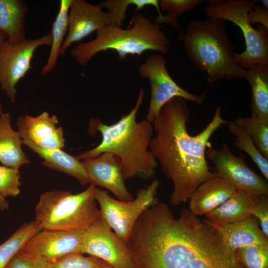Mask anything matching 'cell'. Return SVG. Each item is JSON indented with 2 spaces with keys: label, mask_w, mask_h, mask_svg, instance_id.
I'll list each match as a JSON object with an SVG mask.
<instances>
[{
  "label": "cell",
  "mask_w": 268,
  "mask_h": 268,
  "mask_svg": "<svg viewBox=\"0 0 268 268\" xmlns=\"http://www.w3.org/2000/svg\"><path fill=\"white\" fill-rule=\"evenodd\" d=\"M133 268H244L206 219L175 217L159 201L138 218L126 243Z\"/></svg>",
  "instance_id": "6da1fadb"
},
{
  "label": "cell",
  "mask_w": 268,
  "mask_h": 268,
  "mask_svg": "<svg viewBox=\"0 0 268 268\" xmlns=\"http://www.w3.org/2000/svg\"><path fill=\"white\" fill-rule=\"evenodd\" d=\"M189 119L186 101L176 97L164 105L153 123L155 134L150 142L149 150L172 183L169 199L174 206L189 200L201 184L218 176L210 171L206 151L212 147L209 139L213 134L221 125L228 124L218 106L205 128L191 135L187 129Z\"/></svg>",
  "instance_id": "7a4b0ae2"
},
{
  "label": "cell",
  "mask_w": 268,
  "mask_h": 268,
  "mask_svg": "<svg viewBox=\"0 0 268 268\" xmlns=\"http://www.w3.org/2000/svg\"><path fill=\"white\" fill-rule=\"evenodd\" d=\"M144 95L142 87L131 111L114 124L108 125L99 119H91L89 133L99 132L102 140L97 146L80 153L76 158L83 161L104 152L111 153L120 160L125 181L135 177L145 180L153 178L158 165L149 147L154 134L153 124L145 119L140 122L136 120Z\"/></svg>",
  "instance_id": "3957f363"
},
{
  "label": "cell",
  "mask_w": 268,
  "mask_h": 268,
  "mask_svg": "<svg viewBox=\"0 0 268 268\" xmlns=\"http://www.w3.org/2000/svg\"><path fill=\"white\" fill-rule=\"evenodd\" d=\"M226 22L210 17L193 19L177 36L190 61L206 73L210 84L221 79H246L247 77V69L235 62L234 45L228 36Z\"/></svg>",
  "instance_id": "277c9868"
},
{
  "label": "cell",
  "mask_w": 268,
  "mask_h": 268,
  "mask_svg": "<svg viewBox=\"0 0 268 268\" xmlns=\"http://www.w3.org/2000/svg\"><path fill=\"white\" fill-rule=\"evenodd\" d=\"M170 39L161 25L153 19L135 12L127 29L108 26L96 31L95 38L80 43L69 52L80 65H86L97 54L108 50L117 52L124 60L129 55L140 56L144 52L152 51L166 54L169 50Z\"/></svg>",
  "instance_id": "5b68a950"
},
{
  "label": "cell",
  "mask_w": 268,
  "mask_h": 268,
  "mask_svg": "<svg viewBox=\"0 0 268 268\" xmlns=\"http://www.w3.org/2000/svg\"><path fill=\"white\" fill-rule=\"evenodd\" d=\"M95 188L90 184L75 194L56 190L43 193L35 207V221L41 230H85L101 215Z\"/></svg>",
  "instance_id": "8992f818"
},
{
  "label": "cell",
  "mask_w": 268,
  "mask_h": 268,
  "mask_svg": "<svg viewBox=\"0 0 268 268\" xmlns=\"http://www.w3.org/2000/svg\"><path fill=\"white\" fill-rule=\"evenodd\" d=\"M205 14L210 18L229 21L241 30L245 49L234 54L235 63L246 69L256 64L268 65V28L258 24L255 28L248 18L249 11L256 4V0H209Z\"/></svg>",
  "instance_id": "52a82bcc"
},
{
  "label": "cell",
  "mask_w": 268,
  "mask_h": 268,
  "mask_svg": "<svg viewBox=\"0 0 268 268\" xmlns=\"http://www.w3.org/2000/svg\"><path fill=\"white\" fill-rule=\"evenodd\" d=\"M160 186L155 179L148 186L138 190L136 198L129 201L116 200L107 190L95 187L94 197L100 206L101 216L114 233L127 243L138 218L147 208L158 201L156 197Z\"/></svg>",
  "instance_id": "ba28073f"
},
{
  "label": "cell",
  "mask_w": 268,
  "mask_h": 268,
  "mask_svg": "<svg viewBox=\"0 0 268 268\" xmlns=\"http://www.w3.org/2000/svg\"><path fill=\"white\" fill-rule=\"evenodd\" d=\"M138 70L141 77L148 80L150 84V99L145 120L152 124L162 108L172 98L178 97L201 105L206 97L207 91L195 95L179 85L169 74L165 60L160 54L150 55Z\"/></svg>",
  "instance_id": "9c48e42d"
},
{
  "label": "cell",
  "mask_w": 268,
  "mask_h": 268,
  "mask_svg": "<svg viewBox=\"0 0 268 268\" xmlns=\"http://www.w3.org/2000/svg\"><path fill=\"white\" fill-rule=\"evenodd\" d=\"M51 33L35 39L12 42L7 39L0 44V86L10 103L15 102V86L31 68L34 52L42 46H51Z\"/></svg>",
  "instance_id": "30bf717a"
},
{
  "label": "cell",
  "mask_w": 268,
  "mask_h": 268,
  "mask_svg": "<svg viewBox=\"0 0 268 268\" xmlns=\"http://www.w3.org/2000/svg\"><path fill=\"white\" fill-rule=\"evenodd\" d=\"M84 231L42 230L32 236L17 255L37 267L69 253H79Z\"/></svg>",
  "instance_id": "8fae6325"
},
{
  "label": "cell",
  "mask_w": 268,
  "mask_h": 268,
  "mask_svg": "<svg viewBox=\"0 0 268 268\" xmlns=\"http://www.w3.org/2000/svg\"><path fill=\"white\" fill-rule=\"evenodd\" d=\"M79 253L99 259L114 268H133L126 243L101 215L84 231Z\"/></svg>",
  "instance_id": "7c38bea8"
},
{
  "label": "cell",
  "mask_w": 268,
  "mask_h": 268,
  "mask_svg": "<svg viewBox=\"0 0 268 268\" xmlns=\"http://www.w3.org/2000/svg\"><path fill=\"white\" fill-rule=\"evenodd\" d=\"M206 157L214 165L218 176L228 181L236 190L268 196L267 181L253 171L243 157L234 154L226 143H224L220 149L208 148Z\"/></svg>",
  "instance_id": "4fadbf2b"
},
{
  "label": "cell",
  "mask_w": 268,
  "mask_h": 268,
  "mask_svg": "<svg viewBox=\"0 0 268 268\" xmlns=\"http://www.w3.org/2000/svg\"><path fill=\"white\" fill-rule=\"evenodd\" d=\"M109 25L108 14L100 4H91L84 0H72L68 15L67 32L60 55H64L73 43Z\"/></svg>",
  "instance_id": "5bb4252c"
},
{
  "label": "cell",
  "mask_w": 268,
  "mask_h": 268,
  "mask_svg": "<svg viewBox=\"0 0 268 268\" xmlns=\"http://www.w3.org/2000/svg\"><path fill=\"white\" fill-rule=\"evenodd\" d=\"M82 162L90 184L110 191L118 200L129 201L134 199L125 184L120 162L116 155L104 152Z\"/></svg>",
  "instance_id": "9a60e30c"
},
{
  "label": "cell",
  "mask_w": 268,
  "mask_h": 268,
  "mask_svg": "<svg viewBox=\"0 0 268 268\" xmlns=\"http://www.w3.org/2000/svg\"><path fill=\"white\" fill-rule=\"evenodd\" d=\"M16 124L17 131L20 134L23 144L27 146L43 159V165L74 177L82 186L89 184L82 162L76 157L68 154L62 149L44 148L35 144L28 138L18 118Z\"/></svg>",
  "instance_id": "2e32d148"
},
{
  "label": "cell",
  "mask_w": 268,
  "mask_h": 268,
  "mask_svg": "<svg viewBox=\"0 0 268 268\" xmlns=\"http://www.w3.org/2000/svg\"><path fill=\"white\" fill-rule=\"evenodd\" d=\"M28 138L35 144L47 148L62 149L65 146L62 127L57 128L59 122L55 115L43 112L36 117L27 115L18 118Z\"/></svg>",
  "instance_id": "e0dca14e"
},
{
  "label": "cell",
  "mask_w": 268,
  "mask_h": 268,
  "mask_svg": "<svg viewBox=\"0 0 268 268\" xmlns=\"http://www.w3.org/2000/svg\"><path fill=\"white\" fill-rule=\"evenodd\" d=\"M236 190L219 176L201 184L189 199V209L197 216L206 215L226 201Z\"/></svg>",
  "instance_id": "ac0fdd59"
},
{
  "label": "cell",
  "mask_w": 268,
  "mask_h": 268,
  "mask_svg": "<svg viewBox=\"0 0 268 268\" xmlns=\"http://www.w3.org/2000/svg\"><path fill=\"white\" fill-rule=\"evenodd\" d=\"M207 221L218 232L225 245L234 251L252 245L268 246V237L263 232L258 220L253 216L221 225Z\"/></svg>",
  "instance_id": "d6986e66"
},
{
  "label": "cell",
  "mask_w": 268,
  "mask_h": 268,
  "mask_svg": "<svg viewBox=\"0 0 268 268\" xmlns=\"http://www.w3.org/2000/svg\"><path fill=\"white\" fill-rule=\"evenodd\" d=\"M258 196L236 190L223 203L205 215L206 220L221 225L247 219L252 216L250 210Z\"/></svg>",
  "instance_id": "ffe728a7"
},
{
  "label": "cell",
  "mask_w": 268,
  "mask_h": 268,
  "mask_svg": "<svg viewBox=\"0 0 268 268\" xmlns=\"http://www.w3.org/2000/svg\"><path fill=\"white\" fill-rule=\"evenodd\" d=\"M22 144L19 133L12 128L10 114L0 111V162L16 169L30 163L22 149Z\"/></svg>",
  "instance_id": "44dd1931"
},
{
  "label": "cell",
  "mask_w": 268,
  "mask_h": 268,
  "mask_svg": "<svg viewBox=\"0 0 268 268\" xmlns=\"http://www.w3.org/2000/svg\"><path fill=\"white\" fill-rule=\"evenodd\" d=\"M28 11L27 3L21 0H0V30L7 39L18 42L26 39L24 21Z\"/></svg>",
  "instance_id": "7402d4cb"
},
{
  "label": "cell",
  "mask_w": 268,
  "mask_h": 268,
  "mask_svg": "<svg viewBox=\"0 0 268 268\" xmlns=\"http://www.w3.org/2000/svg\"><path fill=\"white\" fill-rule=\"evenodd\" d=\"M246 79L252 94L251 116L268 119V65L252 66L247 69Z\"/></svg>",
  "instance_id": "603a6c76"
},
{
  "label": "cell",
  "mask_w": 268,
  "mask_h": 268,
  "mask_svg": "<svg viewBox=\"0 0 268 268\" xmlns=\"http://www.w3.org/2000/svg\"><path fill=\"white\" fill-rule=\"evenodd\" d=\"M72 0H61L52 29V44L47 63L41 69L42 75L51 72L56 66L64 39L68 30V15Z\"/></svg>",
  "instance_id": "cb8c5ba5"
},
{
  "label": "cell",
  "mask_w": 268,
  "mask_h": 268,
  "mask_svg": "<svg viewBox=\"0 0 268 268\" xmlns=\"http://www.w3.org/2000/svg\"><path fill=\"white\" fill-rule=\"evenodd\" d=\"M41 230L35 220L24 223L16 230L0 245V268H6L9 261L24 244Z\"/></svg>",
  "instance_id": "d4e9b609"
},
{
  "label": "cell",
  "mask_w": 268,
  "mask_h": 268,
  "mask_svg": "<svg viewBox=\"0 0 268 268\" xmlns=\"http://www.w3.org/2000/svg\"><path fill=\"white\" fill-rule=\"evenodd\" d=\"M202 1L201 0H158L160 10L165 12V14L157 15L153 19L159 24H164L182 32L181 25L177 21V17L193 10Z\"/></svg>",
  "instance_id": "484cf974"
},
{
  "label": "cell",
  "mask_w": 268,
  "mask_h": 268,
  "mask_svg": "<svg viewBox=\"0 0 268 268\" xmlns=\"http://www.w3.org/2000/svg\"><path fill=\"white\" fill-rule=\"evenodd\" d=\"M234 123L247 133L262 154L268 159V119L238 118Z\"/></svg>",
  "instance_id": "4316f807"
},
{
  "label": "cell",
  "mask_w": 268,
  "mask_h": 268,
  "mask_svg": "<svg viewBox=\"0 0 268 268\" xmlns=\"http://www.w3.org/2000/svg\"><path fill=\"white\" fill-rule=\"evenodd\" d=\"M228 130L235 135L234 145L246 152L256 164L260 171L268 179V159L265 157L258 150L251 136L242 129L230 121Z\"/></svg>",
  "instance_id": "83f0119b"
},
{
  "label": "cell",
  "mask_w": 268,
  "mask_h": 268,
  "mask_svg": "<svg viewBox=\"0 0 268 268\" xmlns=\"http://www.w3.org/2000/svg\"><path fill=\"white\" fill-rule=\"evenodd\" d=\"M99 4L102 8L108 10L109 26L118 27H121L126 17L128 8L131 5L135 6L136 10L150 5L154 6L156 10L159 9L157 0H108Z\"/></svg>",
  "instance_id": "f1b7e54d"
},
{
  "label": "cell",
  "mask_w": 268,
  "mask_h": 268,
  "mask_svg": "<svg viewBox=\"0 0 268 268\" xmlns=\"http://www.w3.org/2000/svg\"><path fill=\"white\" fill-rule=\"evenodd\" d=\"M106 262L92 256L80 253L67 254L35 268H101Z\"/></svg>",
  "instance_id": "f546056e"
},
{
  "label": "cell",
  "mask_w": 268,
  "mask_h": 268,
  "mask_svg": "<svg viewBox=\"0 0 268 268\" xmlns=\"http://www.w3.org/2000/svg\"><path fill=\"white\" fill-rule=\"evenodd\" d=\"M238 260L246 268H268V246L252 245L236 251Z\"/></svg>",
  "instance_id": "4dcf8cb0"
},
{
  "label": "cell",
  "mask_w": 268,
  "mask_h": 268,
  "mask_svg": "<svg viewBox=\"0 0 268 268\" xmlns=\"http://www.w3.org/2000/svg\"><path fill=\"white\" fill-rule=\"evenodd\" d=\"M19 169L0 165V195L5 198L16 197L20 193Z\"/></svg>",
  "instance_id": "1f68e13d"
},
{
  "label": "cell",
  "mask_w": 268,
  "mask_h": 268,
  "mask_svg": "<svg viewBox=\"0 0 268 268\" xmlns=\"http://www.w3.org/2000/svg\"><path fill=\"white\" fill-rule=\"evenodd\" d=\"M252 216L260 222L261 229L268 237V196H259L250 210Z\"/></svg>",
  "instance_id": "d6a6232c"
},
{
  "label": "cell",
  "mask_w": 268,
  "mask_h": 268,
  "mask_svg": "<svg viewBox=\"0 0 268 268\" xmlns=\"http://www.w3.org/2000/svg\"><path fill=\"white\" fill-rule=\"evenodd\" d=\"M248 12V18L251 24L258 23L268 28V0H260Z\"/></svg>",
  "instance_id": "836d02e7"
},
{
  "label": "cell",
  "mask_w": 268,
  "mask_h": 268,
  "mask_svg": "<svg viewBox=\"0 0 268 268\" xmlns=\"http://www.w3.org/2000/svg\"><path fill=\"white\" fill-rule=\"evenodd\" d=\"M6 268H35V267L26 260L17 254L9 261Z\"/></svg>",
  "instance_id": "e575fe53"
},
{
  "label": "cell",
  "mask_w": 268,
  "mask_h": 268,
  "mask_svg": "<svg viewBox=\"0 0 268 268\" xmlns=\"http://www.w3.org/2000/svg\"><path fill=\"white\" fill-rule=\"evenodd\" d=\"M9 204L5 198L0 195V211L8 209Z\"/></svg>",
  "instance_id": "d590c367"
},
{
  "label": "cell",
  "mask_w": 268,
  "mask_h": 268,
  "mask_svg": "<svg viewBox=\"0 0 268 268\" xmlns=\"http://www.w3.org/2000/svg\"><path fill=\"white\" fill-rule=\"evenodd\" d=\"M8 38L7 35L4 32L0 30V44L4 40Z\"/></svg>",
  "instance_id": "8d00e7d4"
},
{
  "label": "cell",
  "mask_w": 268,
  "mask_h": 268,
  "mask_svg": "<svg viewBox=\"0 0 268 268\" xmlns=\"http://www.w3.org/2000/svg\"><path fill=\"white\" fill-rule=\"evenodd\" d=\"M101 268H114L112 267V266H111L110 265L107 264V263H105Z\"/></svg>",
  "instance_id": "74e56055"
},
{
  "label": "cell",
  "mask_w": 268,
  "mask_h": 268,
  "mask_svg": "<svg viewBox=\"0 0 268 268\" xmlns=\"http://www.w3.org/2000/svg\"><path fill=\"white\" fill-rule=\"evenodd\" d=\"M2 105H1V104L0 103V111H1V110H2Z\"/></svg>",
  "instance_id": "f35d334b"
}]
</instances>
